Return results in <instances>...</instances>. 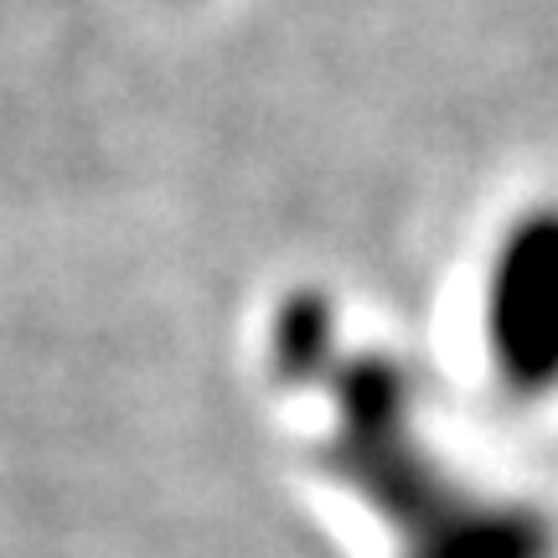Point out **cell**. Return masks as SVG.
Returning <instances> with one entry per match:
<instances>
[{"mask_svg": "<svg viewBox=\"0 0 558 558\" xmlns=\"http://www.w3.org/2000/svg\"><path fill=\"white\" fill-rule=\"evenodd\" d=\"M486 347L512 388H558V222L522 228L492 264Z\"/></svg>", "mask_w": 558, "mask_h": 558, "instance_id": "6da1fadb", "label": "cell"}]
</instances>
